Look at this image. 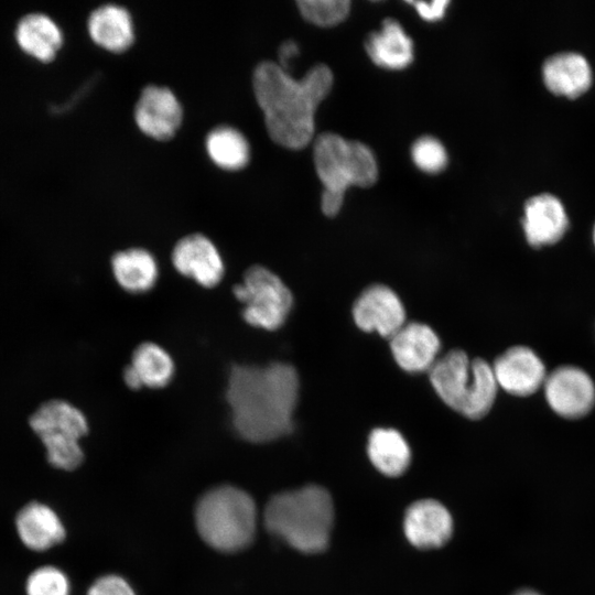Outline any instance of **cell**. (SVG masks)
<instances>
[{
	"label": "cell",
	"mask_w": 595,
	"mask_h": 595,
	"mask_svg": "<svg viewBox=\"0 0 595 595\" xmlns=\"http://www.w3.org/2000/svg\"><path fill=\"white\" fill-rule=\"evenodd\" d=\"M111 270L117 283L127 292L150 291L159 275L154 256L143 248H129L116 252L111 258Z\"/></svg>",
	"instance_id": "cell-22"
},
{
	"label": "cell",
	"mask_w": 595,
	"mask_h": 595,
	"mask_svg": "<svg viewBox=\"0 0 595 595\" xmlns=\"http://www.w3.org/2000/svg\"><path fill=\"white\" fill-rule=\"evenodd\" d=\"M141 387L164 388L174 375V361L171 355L153 342H143L136 347L129 365Z\"/></svg>",
	"instance_id": "cell-24"
},
{
	"label": "cell",
	"mask_w": 595,
	"mask_h": 595,
	"mask_svg": "<svg viewBox=\"0 0 595 595\" xmlns=\"http://www.w3.org/2000/svg\"><path fill=\"white\" fill-rule=\"evenodd\" d=\"M334 520L327 490L316 485L273 496L264 509L267 529L305 553L323 551Z\"/></svg>",
	"instance_id": "cell-3"
},
{
	"label": "cell",
	"mask_w": 595,
	"mask_h": 595,
	"mask_svg": "<svg viewBox=\"0 0 595 595\" xmlns=\"http://www.w3.org/2000/svg\"><path fill=\"white\" fill-rule=\"evenodd\" d=\"M298 53H299V47L296 43H294L293 41L284 42L279 48V60H280L279 65L284 71H288L290 60L294 57L295 55H298Z\"/></svg>",
	"instance_id": "cell-31"
},
{
	"label": "cell",
	"mask_w": 595,
	"mask_h": 595,
	"mask_svg": "<svg viewBox=\"0 0 595 595\" xmlns=\"http://www.w3.org/2000/svg\"><path fill=\"white\" fill-rule=\"evenodd\" d=\"M175 270L203 288H214L224 278L225 264L217 247L206 236L192 234L181 238L172 250Z\"/></svg>",
	"instance_id": "cell-11"
},
{
	"label": "cell",
	"mask_w": 595,
	"mask_h": 595,
	"mask_svg": "<svg viewBox=\"0 0 595 595\" xmlns=\"http://www.w3.org/2000/svg\"><path fill=\"white\" fill-rule=\"evenodd\" d=\"M543 82L554 95L576 98L588 90L592 69L587 60L573 52L549 57L542 67Z\"/></svg>",
	"instance_id": "cell-18"
},
{
	"label": "cell",
	"mask_w": 595,
	"mask_h": 595,
	"mask_svg": "<svg viewBox=\"0 0 595 595\" xmlns=\"http://www.w3.org/2000/svg\"><path fill=\"white\" fill-rule=\"evenodd\" d=\"M513 595H541V594L538 593L537 591L524 588V589H520L516 592Z\"/></svg>",
	"instance_id": "cell-32"
},
{
	"label": "cell",
	"mask_w": 595,
	"mask_h": 595,
	"mask_svg": "<svg viewBox=\"0 0 595 595\" xmlns=\"http://www.w3.org/2000/svg\"><path fill=\"white\" fill-rule=\"evenodd\" d=\"M498 387L517 397H528L543 387L548 376L541 358L527 346H512L491 365Z\"/></svg>",
	"instance_id": "cell-12"
},
{
	"label": "cell",
	"mask_w": 595,
	"mask_h": 595,
	"mask_svg": "<svg viewBox=\"0 0 595 595\" xmlns=\"http://www.w3.org/2000/svg\"><path fill=\"white\" fill-rule=\"evenodd\" d=\"M87 595H134V593L123 578L106 575L91 585Z\"/></svg>",
	"instance_id": "cell-29"
},
{
	"label": "cell",
	"mask_w": 595,
	"mask_h": 595,
	"mask_svg": "<svg viewBox=\"0 0 595 595\" xmlns=\"http://www.w3.org/2000/svg\"><path fill=\"white\" fill-rule=\"evenodd\" d=\"M182 106L174 93L163 86L150 85L142 89L134 107L138 128L150 138L171 139L181 126Z\"/></svg>",
	"instance_id": "cell-13"
},
{
	"label": "cell",
	"mask_w": 595,
	"mask_h": 595,
	"mask_svg": "<svg viewBox=\"0 0 595 595\" xmlns=\"http://www.w3.org/2000/svg\"><path fill=\"white\" fill-rule=\"evenodd\" d=\"M299 389L298 371L290 364H232L225 398L237 434L267 443L291 433Z\"/></svg>",
	"instance_id": "cell-1"
},
{
	"label": "cell",
	"mask_w": 595,
	"mask_h": 595,
	"mask_svg": "<svg viewBox=\"0 0 595 595\" xmlns=\"http://www.w3.org/2000/svg\"><path fill=\"white\" fill-rule=\"evenodd\" d=\"M429 372L435 392L459 414L477 420L490 411L498 383L486 360H470L465 351L453 349L439 358Z\"/></svg>",
	"instance_id": "cell-5"
},
{
	"label": "cell",
	"mask_w": 595,
	"mask_h": 595,
	"mask_svg": "<svg viewBox=\"0 0 595 595\" xmlns=\"http://www.w3.org/2000/svg\"><path fill=\"white\" fill-rule=\"evenodd\" d=\"M403 526L408 540L419 549L443 545L453 531L450 512L433 499L413 502L405 511Z\"/></svg>",
	"instance_id": "cell-15"
},
{
	"label": "cell",
	"mask_w": 595,
	"mask_h": 595,
	"mask_svg": "<svg viewBox=\"0 0 595 595\" xmlns=\"http://www.w3.org/2000/svg\"><path fill=\"white\" fill-rule=\"evenodd\" d=\"M367 452L374 466L387 476L401 475L411 461V450L405 439L394 429L372 430Z\"/></svg>",
	"instance_id": "cell-23"
},
{
	"label": "cell",
	"mask_w": 595,
	"mask_h": 595,
	"mask_svg": "<svg viewBox=\"0 0 595 595\" xmlns=\"http://www.w3.org/2000/svg\"><path fill=\"white\" fill-rule=\"evenodd\" d=\"M87 31L95 44L112 53L127 51L134 41L132 18L117 4L95 9L88 17Z\"/></svg>",
	"instance_id": "cell-20"
},
{
	"label": "cell",
	"mask_w": 595,
	"mask_h": 595,
	"mask_svg": "<svg viewBox=\"0 0 595 595\" xmlns=\"http://www.w3.org/2000/svg\"><path fill=\"white\" fill-rule=\"evenodd\" d=\"M416 9L421 18L426 21H436L441 19L448 4L447 0H436L432 2L424 1H409Z\"/></svg>",
	"instance_id": "cell-30"
},
{
	"label": "cell",
	"mask_w": 595,
	"mask_h": 595,
	"mask_svg": "<svg viewBox=\"0 0 595 595\" xmlns=\"http://www.w3.org/2000/svg\"><path fill=\"white\" fill-rule=\"evenodd\" d=\"M353 317L360 329L376 331L389 339L405 324L401 300L383 284H372L363 291L354 303Z\"/></svg>",
	"instance_id": "cell-10"
},
{
	"label": "cell",
	"mask_w": 595,
	"mask_h": 595,
	"mask_svg": "<svg viewBox=\"0 0 595 595\" xmlns=\"http://www.w3.org/2000/svg\"><path fill=\"white\" fill-rule=\"evenodd\" d=\"M332 85V71L322 64L294 79L278 63H260L252 87L270 138L288 149L307 145L314 133L315 110Z\"/></svg>",
	"instance_id": "cell-2"
},
{
	"label": "cell",
	"mask_w": 595,
	"mask_h": 595,
	"mask_svg": "<svg viewBox=\"0 0 595 595\" xmlns=\"http://www.w3.org/2000/svg\"><path fill=\"white\" fill-rule=\"evenodd\" d=\"M390 348L397 364L408 372L430 370L437 360L441 342L426 324H404L391 338Z\"/></svg>",
	"instance_id": "cell-14"
},
{
	"label": "cell",
	"mask_w": 595,
	"mask_h": 595,
	"mask_svg": "<svg viewBox=\"0 0 595 595\" xmlns=\"http://www.w3.org/2000/svg\"><path fill=\"white\" fill-rule=\"evenodd\" d=\"M594 244H595V227H594Z\"/></svg>",
	"instance_id": "cell-33"
},
{
	"label": "cell",
	"mask_w": 595,
	"mask_h": 595,
	"mask_svg": "<svg viewBox=\"0 0 595 595\" xmlns=\"http://www.w3.org/2000/svg\"><path fill=\"white\" fill-rule=\"evenodd\" d=\"M25 592L26 595H68L69 583L61 570L45 565L29 575Z\"/></svg>",
	"instance_id": "cell-27"
},
{
	"label": "cell",
	"mask_w": 595,
	"mask_h": 595,
	"mask_svg": "<svg viewBox=\"0 0 595 595\" xmlns=\"http://www.w3.org/2000/svg\"><path fill=\"white\" fill-rule=\"evenodd\" d=\"M195 519L206 543L223 552H234L246 548L253 538L256 506L247 493L221 486L201 498Z\"/></svg>",
	"instance_id": "cell-6"
},
{
	"label": "cell",
	"mask_w": 595,
	"mask_h": 595,
	"mask_svg": "<svg viewBox=\"0 0 595 595\" xmlns=\"http://www.w3.org/2000/svg\"><path fill=\"white\" fill-rule=\"evenodd\" d=\"M522 227L530 246L553 245L565 234L569 218L558 197L539 194L526 202Z\"/></svg>",
	"instance_id": "cell-16"
},
{
	"label": "cell",
	"mask_w": 595,
	"mask_h": 595,
	"mask_svg": "<svg viewBox=\"0 0 595 595\" xmlns=\"http://www.w3.org/2000/svg\"><path fill=\"white\" fill-rule=\"evenodd\" d=\"M232 293L244 304L245 322L266 331L280 328L293 305L290 289L274 272L260 264L245 271L242 281L235 284Z\"/></svg>",
	"instance_id": "cell-8"
},
{
	"label": "cell",
	"mask_w": 595,
	"mask_h": 595,
	"mask_svg": "<svg viewBox=\"0 0 595 595\" xmlns=\"http://www.w3.org/2000/svg\"><path fill=\"white\" fill-rule=\"evenodd\" d=\"M14 41L25 55L41 63H50L61 50L64 37L61 28L51 17L30 12L17 22Z\"/></svg>",
	"instance_id": "cell-17"
},
{
	"label": "cell",
	"mask_w": 595,
	"mask_h": 595,
	"mask_svg": "<svg viewBox=\"0 0 595 595\" xmlns=\"http://www.w3.org/2000/svg\"><path fill=\"white\" fill-rule=\"evenodd\" d=\"M205 145L209 159L224 170H240L250 159L247 139L232 127L220 126L213 129L206 137Z\"/></svg>",
	"instance_id": "cell-25"
},
{
	"label": "cell",
	"mask_w": 595,
	"mask_h": 595,
	"mask_svg": "<svg viewBox=\"0 0 595 595\" xmlns=\"http://www.w3.org/2000/svg\"><path fill=\"white\" fill-rule=\"evenodd\" d=\"M30 425L45 446L51 465L73 470L82 464L79 440L87 434L88 422L78 408L64 400H50L32 414Z\"/></svg>",
	"instance_id": "cell-7"
},
{
	"label": "cell",
	"mask_w": 595,
	"mask_h": 595,
	"mask_svg": "<svg viewBox=\"0 0 595 595\" xmlns=\"http://www.w3.org/2000/svg\"><path fill=\"white\" fill-rule=\"evenodd\" d=\"M550 408L560 416L578 419L595 404V385L583 369L561 366L548 374L543 385Z\"/></svg>",
	"instance_id": "cell-9"
},
{
	"label": "cell",
	"mask_w": 595,
	"mask_h": 595,
	"mask_svg": "<svg viewBox=\"0 0 595 595\" xmlns=\"http://www.w3.org/2000/svg\"><path fill=\"white\" fill-rule=\"evenodd\" d=\"M15 528L22 543L33 551H45L65 538V528L55 511L37 501L18 512Z\"/></svg>",
	"instance_id": "cell-19"
},
{
	"label": "cell",
	"mask_w": 595,
	"mask_h": 595,
	"mask_svg": "<svg viewBox=\"0 0 595 595\" xmlns=\"http://www.w3.org/2000/svg\"><path fill=\"white\" fill-rule=\"evenodd\" d=\"M411 155L415 165L426 173H437L447 163V154L443 144L437 139L428 136L414 142Z\"/></svg>",
	"instance_id": "cell-28"
},
{
	"label": "cell",
	"mask_w": 595,
	"mask_h": 595,
	"mask_svg": "<svg viewBox=\"0 0 595 595\" xmlns=\"http://www.w3.org/2000/svg\"><path fill=\"white\" fill-rule=\"evenodd\" d=\"M298 6L305 20L320 26H332L347 17L350 2L347 0H301Z\"/></svg>",
	"instance_id": "cell-26"
},
{
	"label": "cell",
	"mask_w": 595,
	"mask_h": 595,
	"mask_svg": "<svg viewBox=\"0 0 595 595\" xmlns=\"http://www.w3.org/2000/svg\"><path fill=\"white\" fill-rule=\"evenodd\" d=\"M365 48L371 61L386 69H402L413 60L411 39L392 19L385 20L379 32L369 34Z\"/></svg>",
	"instance_id": "cell-21"
},
{
	"label": "cell",
	"mask_w": 595,
	"mask_h": 595,
	"mask_svg": "<svg viewBox=\"0 0 595 595\" xmlns=\"http://www.w3.org/2000/svg\"><path fill=\"white\" fill-rule=\"evenodd\" d=\"M314 164L324 185L321 207L326 216L342 208L349 186L368 187L378 177V166L371 150L361 142L346 140L335 133H323L314 142Z\"/></svg>",
	"instance_id": "cell-4"
}]
</instances>
